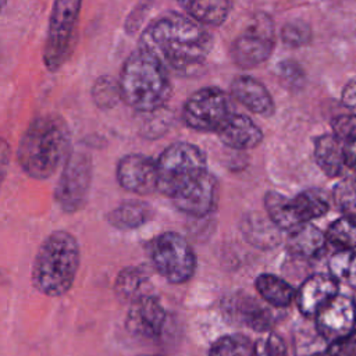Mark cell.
<instances>
[{"label": "cell", "mask_w": 356, "mask_h": 356, "mask_svg": "<svg viewBox=\"0 0 356 356\" xmlns=\"http://www.w3.org/2000/svg\"><path fill=\"white\" fill-rule=\"evenodd\" d=\"M211 36L200 22L181 14L164 15L142 33L139 49L156 57L167 70L191 74L211 50Z\"/></svg>", "instance_id": "1"}, {"label": "cell", "mask_w": 356, "mask_h": 356, "mask_svg": "<svg viewBox=\"0 0 356 356\" xmlns=\"http://www.w3.org/2000/svg\"><path fill=\"white\" fill-rule=\"evenodd\" d=\"M71 136L65 121L57 115L35 118L18 146V161L24 171L38 179L51 177L70 157Z\"/></svg>", "instance_id": "2"}, {"label": "cell", "mask_w": 356, "mask_h": 356, "mask_svg": "<svg viewBox=\"0 0 356 356\" xmlns=\"http://www.w3.org/2000/svg\"><path fill=\"white\" fill-rule=\"evenodd\" d=\"M121 99L143 113L156 111L171 95L167 68L152 54L139 49L125 60L120 76Z\"/></svg>", "instance_id": "3"}, {"label": "cell", "mask_w": 356, "mask_h": 356, "mask_svg": "<svg viewBox=\"0 0 356 356\" xmlns=\"http://www.w3.org/2000/svg\"><path fill=\"white\" fill-rule=\"evenodd\" d=\"M79 260V245L75 236L67 231H54L36 253L32 284L47 296H61L74 284Z\"/></svg>", "instance_id": "4"}, {"label": "cell", "mask_w": 356, "mask_h": 356, "mask_svg": "<svg viewBox=\"0 0 356 356\" xmlns=\"http://www.w3.org/2000/svg\"><path fill=\"white\" fill-rule=\"evenodd\" d=\"M207 171L206 156L189 142L170 145L157 159V191L172 197L181 188Z\"/></svg>", "instance_id": "5"}, {"label": "cell", "mask_w": 356, "mask_h": 356, "mask_svg": "<svg viewBox=\"0 0 356 356\" xmlns=\"http://www.w3.org/2000/svg\"><path fill=\"white\" fill-rule=\"evenodd\" d=\"M81 6L82 0H54L53 3L43 49V63L49 71L60 70L70 58Z\"/></svg>", "instance_id": "6"}, {"label": "cell", "mask_w": 356, "mask_h": 356, "mask_svg": "<svg viewBox=\"0 0 356 356\" xmlns=\"http://www.w3.org/2000/svg\"><path fill=\"white\" fill-rule=\"evenodd\" d=\"M156 271L171 284H184L196 270V254L189 242L177 232H163L150 248Z\"/></svg>", "instance_id": "7"}, {"label": "cell", "mask_w": 356, "mask_h": 356, "mask_svg": "<svg viewBox=\"0 0 356 356\" xmlns=\"http://www.w3.org/2000/svg\"><path fill=\"white\" fill-rule=\"evenodd\" d=\"M231 115L228 96L218 88L196 90L184 104L182 120L196 131L217 132Z\"/></svg>", "instance_id": "8"}, {"label": "cell", "mask_w": 356, "mask_h": 356, "mask_svg": "<svg viewBox=\"0 0 356 356\" xmlns=\"http://www.w3.org/2000/svg\"><path fill=\"white\" fill-rule=\"evenodd\" d=\"M274 24L268 15H256L232 42L231 56L241 68H253L266 61L274 49Z\"/></svg>", "instance_id": "9"}, {"label": "cell", "mask_w": 356, "mask_h": 356, "mask_svg": "<svg viewBox=\"0 0 356 356\" xmlns=\"http://www.w3.org/2000/svg\"><path fill=\"white\" fill-rule=\"evenodd\" d=\"M92 181V161L83 152H74L64 163L63 172L54 191V197L58 206L74 213L79 210L88 197Z\"/></svg>", "instance_id": "10"}, {"label": "cell", "mask_w": 356, "mask_h": 356, "mask_svg": "<svg viewBox=\"0 0 356 356\" xmlns=\"http://www.w3.org/2000/svg\"><path fill=\"white\" fill-rule=\"evenodd\" d=\"M355 325L356 303L345 295H335L316 314V327L330 343L350 334Z\"/></svg>", "instance_id": "11"}, {"label": "cell", "mask_w": 356, "mask_h": 356, "mask_svg": "<svg viewBox=\"0 0 356 356\" xmlns=\"http://www.w3.org/2000/svg\"><path fill=\"white\" fill-rule=\"evenodd\" d=\"M218 184L213 174L206 171L199 178L186 184L172 197L174 206L193 217L207 216L216 206Z\"/></svg>", "instance_id": "12"}, {"label": "cell", "mask_w": 356, "mask_h": 356, "mask_svg": "<svg viewBox=\"0 0 356 356\" xmlns=\"http://www.w3.org/2000/svg\"><path fill=\"white\" fill-rule=\"evenodd\" d=\"M118 184L134 193L149 195L157 191V160L145 154H127L117 167Z\"/></svg>", "instance_id": "13"}, {"label": "cell", "mask_w": 356, "mask_h": 356, "mask_svg": "<svg viewBox=\"0 0 356 356\" xmlns=\"http://www.w3.org/2000/svg\"><path fill=\"white\" fill-rule=\"evenodd\" d=\"M164 323L165 310L156 296L149 295L131 303L127 328L134 335L153 339L161 334Z\"/></svg>", "instance_id": "14"}, {"label": "cell", "mask_w": 356, "mask_h": 356, "mask_svg": "<svg viewBox=\"0 0 356 356\" xmlns=\"http://www.w3.org/2000/svg\"><path fill=\"white\" fill-rule=\"evenodd\" d=\"M225 310L235 321L259 332H267L274 324V314L271 309L243 292L232 295L227 302Z\"/></svg>", "instance_id": "15"}, {"label": "cell", "mask_w": 356, "mask_h": 356, "mask_svg": "<svg viewBox=\"0 0 356 356\" xmlns=\"http://www.w3.org/2000/svg\"><path fill=\"white\" fill-rule=\"evenodd\" d=\"M338 295V284L332 275L314 274L299 286L296 302L305 316H316L324 305Z\"/></svg>", "instance_id": "16"}, {"label": "cell", "mask_w": 356, "mask_h": 356, "mask_svg": "<svg viewBox=\"0 0 356 356\" xmlns=\"http://www.w3.org/2000/svg\"><path fill=\"white\" fill-rule=\"evenodd\" d=\"M231 95L254 114L268 117L274 113V100L267 88L250 75H239L231 83Z\"/></svg>", "instance_id": "17"}, {"label": "cell", "mask_w": 356, "mask_h": 356, "mask_svg": "<svg viewBox=\"0 0 356 356\" xmlns=\"http://www.w3.org/2000/svg\"><path fill=\"white\" fill-rule=\"evenodd\" d=\"M220 140L235 150H249L263 140L261 129L246 115L231 114L217 131Z\"/></svg>", "instance_id": "18"}, {"label": "cell", "mask_w": 356, "mask_h": 356, "mask_svg": "<svg viewBox=\"0 0 356 356\" xmlns=\"http://www.w3.org/2000/svg\"><path fill=\"white\" fill-rule=\"evenodd\" d=\"M314 159L325 175H339L346 165L343 143L335 135L318 136L314 142Z\"/></svg>", "instance_id": "19"}, {"label": "cell", "mask_w": 356, "mask_h": 356, "mask_svg": "<svg viewBox=\"0 0 356 356\" xmlns=\"http://www.w3.org/2000/svg\"><path fill=\"white\" fill-rule=\"evenodd\" d=\"M327 236L314 225L305 222L289 231L286 241L288 250L299 257L318 256L325 248Z\"/></svg>", "instance_id": "20"}, {"label": "cell", "mask_w": 356, "mask_h": 356, "mask_svg": "<svg viewBox=\"0 0 356 356\" xmlns=\"http://www.w3.org/2000/svg\"><path fill=\"white\" fill-rule=\"evenodd\" d=\"M152 282L149 275L138 267H127L120 271L115 280V293L121 300L136 302L152 295Z\"/></svg>", "instance_id": "21"}, {"label": "cell", "mask_w": 356, "mask_h": 356, "mask_svg": "<svg viewBox=\"0 0 356 356\" xmlns=\"http://www.w3.org/2000/svg\"><path fill=\"white\" fill-rule=\"evenodd\" d=\"M153 211L152 207L142 200H125L107 216L108 222L118 229H134L146 224Z\"/></svg>", "instance_id": "22"}, {"label": "cell", "mask_w": 356, "mask_h": 356, "mask_svg": "<svg viewBox=\"0 0 356 356\" xmlns=\"http://www.w3.org/2000/svg\"><path fill=\"white\" fill-rule=\"evenodd\" d=\"M178 3L202 25H220L229 13V0H178Z\"/></svg>", "instance_id": "23"}, {"label": "cell", "mask_w": 356, "mask_h": 356, "mask_svg": "<svg viewBox=\"0 0 356 356\" xmlns=\"http://www.w3.org/2000/svg\"><path fill=\"white\" fill-rule=\"evenodd\" d=\"M254 286L263 300L274 307H286L296 298L291 284L274 274H260L254 281Z\"/></svg>", "instance_id": "24"}, {"label": "cell", "mask_w": 356, "mask_h": 356, "mask_svg": "<svg viewBox=\"0 0 356 356\" xmlns=\"http://www.w3.org/2000/svg\"><path fill=\"white\" fill-rule=\"evenodd\" d=\"M264 206L268 218L280 228V229H286L292 231L302 225L300 220L298 218L292 199H288L286 196L270 191L264 196Z\"/></svg>", "instance_id": "25"}, {"label": "cell", "mask_w": 356, "mask_h": 356, "mask_svg": "<svg viewBox=\"0 0 356 356\" xmlns=\"http://www.w3.org/2000/svg\"><path fill=\"white\" fill-rule=\"evenodd\" d=\"M295 213L302 224L324 216L328 209V197L320 189H306L292 199Z\"/></svg>", "instance_id": "26"}, {"label": "cell", "mask_w": 356, "mask_h": 356, "mask_svg": "<svg viewBox=\"0 0 356 356\" xmlns=\"http://www.w3.org/2000/svg\"><path fill=\"white\" fill-rule=\"evenodd\" d=\"M330 342L318 332L317 327H303L293 334L295 356H324L328 353Z\"/></svg>", "instance_id": "27"}, {"label": "cell", "mask_w": 356, "mask_h": 356, "mask_svg": "<svg viewBox=\"0 0 356 356\" xmlns=\"http://www.w3.org/2000/svg\"><path fill=\"white\" fill-rule=\"evenodd\" d=\"M330 275L356 289V250L339 249L328 261Z\"/></svg>", "instance_id": "28"}, {"label": "cell", "mask_w": 356, "mask_h": 356, "mask_svg": "<svg viewBox=\"0 0 356 356\" xmlns=\"http://www.w3.org/2000/svg\"><path fill=\"white\" fill-rule=\"evenodd\" d=\"M209 356H254V343L245 335L229 334L210 346Z\"/></svg>", "instance_id": "29"}, {"label": "cell", "mask_w": 356, "mask_h": 356, "mask_svg": "<svg viewBox=\"0 0 356 356\" xmlns=\"http://www.w3.org/2000/svg\"><path fill=\"white\" fill-rule=\"evenodd\" d=\"M327 241L339 249L356 248V217L343 216L327 229Z\"/></svg>", "instance_id": "30"}, {"label": "cell", "mask_w": 356, "mask_h": 356, "mask_svg": "<svg viewBox=\"0 0 356 356\" xmlns=\"http://www.w3.org/2000/svg\"><path fill=\"white\" fill-rule=\"evenodd\" d=\"M92 96L95 103L102 108L113 107L118 99H121L120 82H115L110 76H102L95 82Z\"/></svg>", "instance_id": "31"}, {"label": "cell", "mask_w": 356, "mask_h": 356, "mask_svg": "<svg viewBox=\"0 0 356 356\" xmlns=\"http://www.w3.org/2000/svg\"><path fill=\"white\" fill-rule=\"evenodd\" d=\"M334 200L345 216L356 217V178H345L337 184Z\"/></svg>", "instance_id": "32"}, {"label": "cell", "mask_w": 356, "mask_h": 356, "mask_svg": "<svg viewBox=\"0 0 356 356\" xmlns=\"http://www.w3.org/2000/svg\"><path fill=\"white\" fill-rule=\"evenodd\" d=\"M254 356H286V345L280 335L264 334L254 342Z\"/></svg>", "instance_id": "33"}, {"label": "cell", "mask_w": 356, "mask_h": 356, "mask_svg": "<svg viewBox=\"0 0 356 356\" xmlns=\"http://www.w3.org/2000/svg\"><path fill=\"white\" fill-rule=\"evenodd\" d=\"M282 40L289 46H302L310 40L312 32L303 21H292L284 25L281 31Z\"/></svg>", "instance_id": "34"}, {"label": "cell", "mask_w": 356, "mask_h": 356, "mask_svg": "<svg viewBox=\"0 0 356 356\" xmlns=\"http://www.w3.org/2000/svg\"><path fill=\"white\" fill-rule=\"evenodd\" d=\"M334 135L342 142H349L356 139V114H343L337 115L332 121Z\"/></svg>", "instance_id": "35"}, {"label": "cell", "mask_w": 356, "mask_h": 356, "mask_svg": "<svg viewBox=\"0 0 356 356\" xmlns=\"http://www.w3.org/2000/svg\"><path fill=\"white\" fill-rule=\"evenodd\" d=\"M266 231H273V228H270V225L261 218V216L256 214L253 217L246 218L243 232L253 243H270V238L264 235Z\"/></svg>", "instance_id": "36"}, {"label": "cell", "mask_w": 356, "mask_h": 356, "mask_svg": "<svg viewBox=\"0 0 356 356\" xmlns=\"http://www.w3.org/2000/svg\"><path fill=\"white\" fill-rule=\"evenodd\" d=\"M328 355L330 356H356V328L350 334L331 342L328 348Z\"/></svg>", "instance_id": "37"}, {"label": "cell", "mask_w": 356, "mask_h": 356, "mask_svg": "<svg viewBox=\"0 0 356 356\" xmlns=\"http://www.w3.org/2000/svg\"><path fill=\"white\" fill-rule=\"evenodd\" d=\"M342 103L356 114V78L349 81L342 90Z\"/></svg>", "instance_id": "38"}, {"label": "cell", "mask_w": 356, "mask_h": 356, "mask_svg": "<svg viewBox=\"0 0 356 356\" xmlns=\"http://www.w3.org/2000/svg\"><path fill=\"white\" fill-rule=\"evenodd\" d=\"M343 153L346 165L356 171V139L343 143Z\"/></svg>", "instance_id": "39"}, {"label": "cell", "mask_w": 356, "mask_h": 356, "mask_svg": "<svg viewBox=\"0 0 356 356\" xmlns=\"http://www.w3.org/2000/svg\"><path fill=\"white\" fill-rule=\"evenodd\" d=\"M140 356H161V355H140Z\"/></svg>", "instance_id": "40"}]
</instances>
